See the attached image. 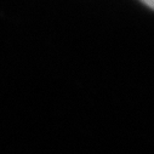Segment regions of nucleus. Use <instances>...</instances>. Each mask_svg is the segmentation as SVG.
<instances>
[{
	"mask_svg": "<svg viewBox=\"0 0 154 154\" xmlns=\"http://www.w3.org/2000/svg\"><path fill=\"white\" fill-rule=\"evenodd\" d=\"M142 2H143L146 5H148L149 8H153V2H154V0H142Z\"/></svg>",
	"mask_w": 154,
	"mask_h": 154,
	"instance_id": "obj_1",
	"label": "nucleus"
}]
</instances>
